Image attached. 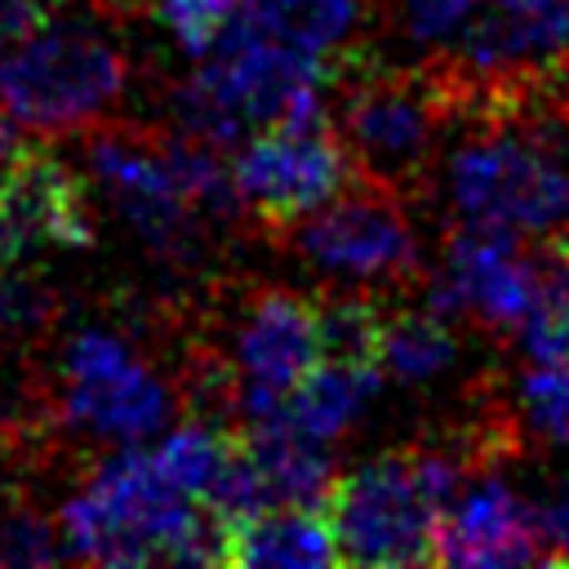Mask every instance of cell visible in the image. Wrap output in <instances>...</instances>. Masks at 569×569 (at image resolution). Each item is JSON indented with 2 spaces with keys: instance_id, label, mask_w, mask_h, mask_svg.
I'll return each instance as SVG.
<instances>
[{
  "instance_id": "1",
  "label": "cell",
  "mask_w": 569,
  "mask_h": 569,
  "mask_svg": "<svg viewBox=\"0 0 569 569\" xmlns=\"http://www.w3.org/2000/svg\"><path fill=\"white\" fill-rule=\"evenodd\" d=\"M445 156V196L467 227L569 249V116L547 89L480 93Z\"/></svg>"
},
{
  "instance_id": "2",
  "label": "cell",
  "mask_w": 569,
  "mask_h": 569,
  "mask_svg": "<svg viewBox=\"0 0 569 569\" xmlns=\"http://www.w3.org/2000/svg\"><path fill=\"white\" fill-rule=\"evenodd\" d=\"M227 529L204 498L160 467L156 449L107 458L58 516L67 556L93 565H227Z\"/></svg>"
},
{
  "instance_id": "3",
  "label": "cell",
  "mask_w": 569,
  "mask_h": 569,
  "mask_svg": "<svg viewBox=\"0 0 569 569\" xmlns=\"http://www.w3.org/2000/svg\"><path fill=\"white\" fill-rule=\"evenodd\" d=\"M329 58L293 49L249 18L204 58V67L178 89L182 133L231 147L244 133L280 129V124H316L325 111Z\"/></svg>"
},
{
  "instance_id": "4",
  "label": "cell",
  "mask_w": 569,
  "mask_h": 569,
  "mask_svg": "<svg viewBox=\"0 0 569 569\" xmlns=\"http://www.w3.org/2000/svg\"><path fill=\"white\" fill-rule=\"evenodd\" d=\"M467 480V458L396 449L333 480L325 516L342 565H436L445 507Z\"/></svg>"
},
{
  "instance_id": "5",
  "label": "cell",
  "mask_w": 569,
  "mask_h": 569,
  "mask_svg": "<svg viewBox=\"0 0 569 569\" xmlns=\"http://www.w3.org/2000/svg\"><path fill=\"white\" fill-rule=\"evenodd\" d=\"M458 116V102L445 76L427 62L413 71L360 67L342 71L338 138L360 178L391 191L427 178L445 120Z\"/></svg>"
},
{
  "instance_id": "6",
  "label": "cell",
  "mask_w": 569,
  "mask_h": 569,
  "mask_svg": "<svg viewBox=\"0 0 569 569\" xmlns=\"http://www.w3.org/2000/svg\"><path fill=\"white\" fill-rule=\"evenodd\" d=\"M129 80L124 53L84 27H40L0 58V111L36 133L93 124Z\"/></svg>"
},
{
  "instance_id": "7",
  "label": "cell",
  "mask_w": 569,
  "mask_h": 569,
  "mask_svg": "<svg viewBox=\"0 0 569 569\" xmlns=\"http://www.w3.org/2000/svg\"><path fill=\"white\" fill-rule=\"evenodd\" d=\"M173 409L169 387L138 360V351L107 333L80 329L58 360V413L67 427L102 440H147Z\"/></svg>"
},
{
  "instance_id": "8",
  "label": "cell",
  "mask_w": 569,
  "mask_h": 569,
  "mask_svg": "<svg viewBox=\"0 0 569 569\" xmlns=\"http://www.w3.org/2000/svg\"><path fill=\"white\" fill-rule=\"evenodd\" d=\"M89 169L107 187L116 213L156 249L187 258L200 249V209L191 204L178 156H173V133L160 129H138V124H116L98 129L89 138Z\"/></svg>"
},
{
  "instance_id": "9",
  "label": "cell",
  "mask_w": 569,
  "mask_h": 569,
  "mask_svg": "<svg viewBox=\"0 0 569 569\" xmlns=\"http://www.w3.org/2000/svg\"><path fill=\"white\" fill-rule=\"evenodd\" d=\"M400 191L360 178V187L338 191L307 218L289 227L293 249L347 280H378V284H405L418 267V240L413 227L396 200Z\"/></svg>"
},
{
  "instance_id": "10",
  "label": "cell",
  "mask_w": 569,
  "mask_h": 569,
  "mask_svg": "<svg viewBox=\"0 0 569 569\" xmlns=\"http://www.w3.org/2000/svg\"><path fill=\"white\" fill-rule=\"evenodd\" d=\"M351 169L356 164L329 120L262 129L231 160L244 209H253V218H262L271 231H284L333 200Z\"/></svg>"
},
{
  "instance_id": "11",
  "label": "cell",
  "mask_w": 569,
  "mask_h": 569,
  "mask_svg": "<svg viewBox=\"0 0 569 569\" xmlns=\"http://www.w3.org/2000/svg\"><path fill=\"white\" fill-rule=\"evenodd\" d=\"M547 293V258H533L520 236L458 227L445 244V271L427 289V307L449 320L471 316L498 333H520Z\"/></svg>"
},
{
  "instance_id": "12",
  "label": "cell",
  "mask_w": 569,
  "mask_h": 569,
  "mask_svg": "<svg viewBox=\"0 0 569 569\" xmlns=\"http://www.w3.org/2000/svg\"><path fill=\"white\" fill-rule=\"evenodd\" d=\"M320 356H325L320 302L293 289H258L244 302L231 333V360H236L231 400L244 427L271 418L284 391H293L320 365Z\"/></svg>"
},
{
  "instance_id": "13",
  "label": "cell",
  "mask_w": 569,
  "mask_h": 569,
  "mask_svg": "<svg viewBox=\"0 0 569 569\" xmlns=\"http://www.w3.org/2000/svg\"><path fill=\"white\" fill-rule=\"evenodd\" d=\"M93 213L84 182L49 151L22 147L0 178V262H22L49 249H84Z\"/></svg>"
},
{
  "instance_id": "14",
  "label": "cell",
  "mask_w": 569,
  "mask_h": 569,
  "mask_svg": "<svg viewBox=\"0 0 569 569\" xmlns=\"http://www.w3.org/2000/svg\"><path fill=\"white\" fill-rule=\"evenodd\" d=\"M436 565H551L538 507L525 502L502 476H471L445 507L436 533Z\"/></svg>"
},
{
  "instance_id": "15",
  "label": "cell",
  "mask_w": 569,
  "mask_h": 569,
  "mask_svg": "<svg viewBox=\"0 0 569 569\" xmlns=\"http://www.w3.org/2000/svg\"><path fill=\"white\" fill-rule=\"evenodd\" d=\"M378 382H382L378 365H356V360H329L325 356L293 391H284L276 413L262 418V422H284V427H293L311 440H333L365 413Z\"/></svg>"
},
{
  "instance_id": "16",
  "label": "cell",
  "mask_w": 569,
  "mask_h": 569,
  "mask_svg": "<svg viewBox=\"0 0 569 569\" xmlns=\"http://www.w3.org/2000/svg\"><path fill=\"white\" fill-rule=\"evenodd\" d=\"M227 565H338L325 507H271L227 529Z\"/></svg>"
},
{
  "instance_id": "17",
  "label": "cell",
  "mask_w": 569,
  "mask_h": 569,
  "mask_svg": "<svg viewBox=\"0 0 569 569\" xmlns=\"http://www.w3.org/2000/svg\"><path fill=\"white\" fill-rule=\"evenodd\" d=\"M453 360H458V333L445 311H436V307L387 311L382 342H378L382 373H391L400 382H431V378L449 373Z\"/></svg>"
},
{
  "instance_id": "18",
  "label": "cell",
  "mask_w": 569,
  "mask_h": 569,
  "mask_svg": "<svg viewBox=\"0 0 569 569\" xmlns=\"http://www.w3.org/2000/svg\"><path fill=\"white\" fill-rule=\"evenodd\" d=\"M244 18L267 36L329 58L356 31V0H240Z\"/></svg>"
},
{
  "instance_id": "19",
  "label": "cell",
  "mask_w": 569,
  "mask_h": 569,
  "mask_svg": "<svg viewBox=\"0 0 569 569\" xmlns=\"http://www.w3.org/2000/svg\"><path fill=\"white\" fill-rule=\"evenodd\" d=\"M516 413L533 436L569 449V365L533 360L516 378Z\"/></svg>"
},
{
  "instance_id": "20",
  "label": "cell",
  "mask_w": 569,
  "mask_h": 569,
  "mask_svg": "<svg viewBox=\"0 0 569 569\" xmlns=\"http://www.w3.org/2000/svg\"><path fill=\"white\" fill-rule=\"evenodd\" d=\"M520 342L533 360L569 365V249H547V293L525 320Z\"/></svg>"
},
{
  "instance_id": "21",
  "label": "cell",
  "mask_w": 569,
  "mask_h": 569,
  "mask_svg": "<svg viewBox=\"0 0 569 569\" xmlns=\"http://www.w3.org/2000/svg\"><path fill=\"white\" fill-rule=\"evenodd\" d=\"M156 13L160 22L169 27V36L196 53V58H209L244 18V4L240 0H156Z\"/></svg>"
},
{
  "instance_id": "22",
  "label": "cell",
  "mask_w": 569,
  "mask_h": 569,
  "mask_svg": "<svg viewBox=\"0 0 569 569\" xmlns=\"http://www.w3.org/2000/svg\"><path fill=\"white\" fill-rule=\"evenodd\" d=\"M53 320V298L27 276H0V342L40 333Z\"/></svg>"
},
{
  "instance_id": "23",
  "label": "cell",
  "mask_w": 569,
  "mask_h": 569,
  "mask_svg": "<svg viewBox=\"0 0 569 569\" xmlns=\"http://www.w3.org/2000/svg\"><path fill=\"white\" fill-rule=\"evenodd\" d=\"M480 0H405V31L427 49H449Z\"/></svg>"
},
{
  "instance_id": "24",
  "label": "cell",
  "mask_w": 569,
  "mask_h": 569,
  "mask_svg": "<svg viewBox=\"0 0 569 569\" xmlns=\"http://www.w3.org/2000/svg\"><path fill=\"white\" fill-rule=\"evenodd\" d=\"M0 560L4 565H53V560H67V547H62V533L49 529V520L22 511L0 525Z\"/></svg>"
},
{
  "instance_id": "25",
  "label": "cell",
  "mask_w": 569,
  "mask_h": 569,
  "mask_svg": "<svg viewBox=\"0 0 569 569\" xmlns=\"http://www.w3.org/2000/svg\"><path fill=\"white\" fill-rule=\"evenodd\" d=\"M538 525H542V542L551 565H569V485L547 489L538 502Z\"/></svg>"
},
{
  "instance_id": "26",
  "label": "cell",
  "mask_w": 569,
  "mask_h": 569,
  "mask_svg": "<svg viewBox=\"0 0 569 569\" xmlns=\"http://www.w3.org/2000/svg\"><path fill=\"white\" fill-rule=\"evenodd\" d=\"M53 0H0V44H18L49 22Z\"/></svg>"
},
{
  "instance_id": "27",
  "label": "cell",
  "mask_w": 569,
  "mask_h": 569,
  "mask_svg": "<svg viewBox=\"0 0 569 569\" xmlns=\"http://www.w3.org/2000/svg\"><path fill=\"white\" fill-rule=\"evenodd\" d=\"M22 156V138H18V120L9 111H0V178L13 169V160Z\"/></svg>"
},
{
  "instance_id": "28",
  "label": "cell",
  "mask_w": 569,
  "mask_h": 569,
  "mask_svg": "<svg viewBox=\"0 0 569 569\" xmlns=\"http://www.w3.org/2000/svg\"><path fill=\"white\" fill-rule=\"evenodd\" d=\"M547 98L569 116V53L556 62V71H551V80H547Z\"/></svg>"
},
{
  "instance_id": "29",
  "label": "cell",
  "mask_w": 569,
  "mask_h": 569,
  "mask_svg": "<svg viewBox=\"0 0 569 569\" xmlns=\"http://www.w3.org/2000/svg\"><path fill=\"white\" fill-rule=\"evenodd\" d=\"M489 4H507V9H529V4H547V0H489Z\"/></svg>"
},
{
  "instance_id": "30",
  "label": "cell",
  "mask_w": 569,
  "mask_h": 569,
  "mask_svg": "<svg viewBox=\"0 0 569 569\" xmlns=\"http://www.w3.org/2000/svg\"><path fill=\"white\" fill-rule=\"evenodd\" d=\"M4 449H9V436H4V422H0V458H4Z\"/></svg>"
}]
</instances>
